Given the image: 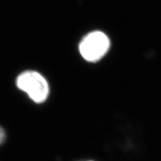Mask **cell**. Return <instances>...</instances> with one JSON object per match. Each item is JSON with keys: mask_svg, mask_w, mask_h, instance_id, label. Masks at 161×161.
I'll return each instance as SVG.
<instances>
[{"mask_svg": "<svg viewBox=\"0 0 161 161\" xmlns=\"http://www.w3.org/2000/svg\"><path fill=\"white\" fill-rule=\"evenodd\" d=\"M20 90L25 92L36 103H42L47 99L49 94L48 81L41 74L36 71H25L20 73L16 80Z\"/></svg>", "mask_w": 161, "mask_h": 161, "instance_id": "cell-1", "label": "cell"}, {"mask_svg": "<svg viewBox=\"0 0 161 161\" xmlns=\"http://www.w3.org/2000/svg\"><path fill=\"white\" fill-rule=\"evenodd\" d=\"M110 48V40L103 32L96 31L86 35L79 45V51L83 58L89 62L102 59Z\"/></svg>", "mask_w": 161, "mask_h": 161, "instance_id": "cell-2", "label": "cell"}, {"mask_svg": "<svg viewBox=\"0 0 161 161\" xmlns=\"http://www.w3.org/2000/svg\"><path fill=\"white\" fill-rule=\"evenodd\" d=\"M5 139V130H3V128H2L1 127H0V145L4 142Z\"/></svg>", "mask_w": 161, "mask_h": 161, "instance_id": "cell-3", "label": "cell"}, {"mask_svg": "<svg viewBox=\"0 0 161 161\" xmlns=\"http://www.w3.org/2000/svg\"><path fill=\"white\" fill-rule=\"evenodd\" d=\"M88 161H92V160H88Z\"/></svg>", "mask_w": 161, "mask_h": 161, "instance_id": "cell-4", "label": "cell"}]
</instances>
